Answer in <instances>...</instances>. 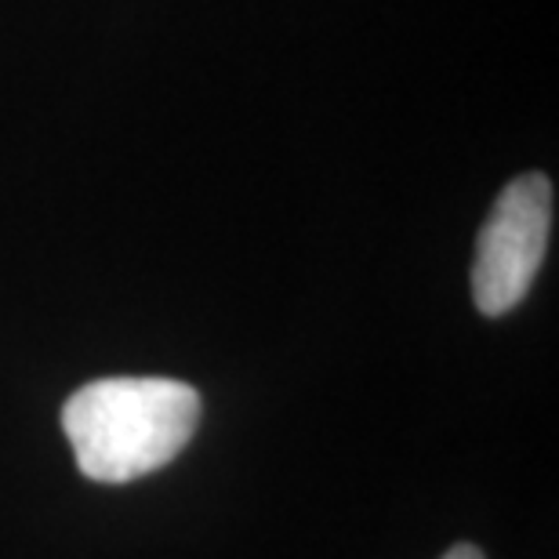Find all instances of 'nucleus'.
Listing matches in <instances>:
<instances>
[{
	"label": "nucleus",
	"mask_w": 559,
	"mask_h": 559,
	"mask_svg": "<svg viewBox=\"0 0 559 559\" xmlns=\"http://www.w3.org/2000/svg\"><path fill=\"white\" fill-rule=\"evenodd\" d=\"M200 425V393L175 378H98L62 407L76 465L98 484H131L182 454Z\"/></svg>",
	"instance_id": "f257e3e1"
},
{
	"label": "nucleus",
	"mask_w": 559,
	"mask_h": 559,
	"mask_svg": "<svg viewBox=\"0 0 559 559\" xmlns=\"http://www.w3.org/2000/svg\"><path fill=\"white\" fill-rule=\"evenodd\" d=\"M549 229L552 182L538 171L512 178L476 240L473 298L484 317H506L527 298L549 248Z\"/></svg>",
	"instance_id": "f03ea898"
},
{
	"label": "nucleus",
	"mask_w": 559,
	"mask_h": 559,
	"mask_svg": "<svg viewBox=\"0 0 559 559\" xmlns=\"http://www.w3.org/2000/svg\"><path fill=\"white\" fill-rule=\"evenodd\" d=\"M443 559H487L484 552L476 549V545H454L451 552H447Z\"/></svg>",
	"instance_id": "7ed1b4c3"
}]
</instances>
